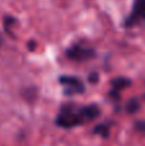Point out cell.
<instances>
[{
    "mask_svg": "<svg viewBox=\"0 0 145 146\" xmlns=\"http://www.w3.org/2000/svg\"><path fill=\"white\" fill-rule=\"evenodd\" d=\"M0 44H1V36H0Z\"/></svg>",
    "mask_w": 145,
    "mask_h": 146,
    "instance_id": "9c48e42d",
    "label": "cell"
},
{
    "mask_svg": "<svg viewBox=\"0 0 145 146\" xmlns=\"http://www.w3.org/2000/svg\"><path fill=\"white\" fill-rule=\"evenodd\" d=\"M94 132H95V133L102 135L103 137H107V136H108V133H109V128H108V127L105 126V124H99V126L95 127Z\"/></svg>",
    "mask_w": 145,
    "mask_h": 146,
    "instance_id": "52a82bcc",
    "label": "cell"
},
{
    "mask_svg": "<svg viewBox=\"0 0 145 146\" xmlns=\"http://www.w3.org/2000/svg\"><path fill=\"white\" fill-rule=\"evenodd\" d=\"M99 113H100V110L96 105H87L85 108L80 109V115H81L82 123H86V122L95 119L99 115Z\"/></svg>",
    "mask_w": 145,
    "mask_h": 146,
    "instance_id": "5b68a950",
    "label": "cell"
},
{
    "mask_svg": "<svg viewBox=\"0 0 145 146\" xmlns=\"http://www.w3.org/2000/svg\"><path fill=\"white\" fill-rule=\"evenodd\" d=\"M67 55L68 58L74 59V60H86V59L94 56V50L82 48V46H73L67 51Z\"/></svg>",
    "mask_w": 145,
    "mask_h": 146,
    "instance_id": "277c9868",
    "label": "cell"
},
{
    "mask_svg": "<svg viewBox=\"0 0 145 146\" xmlns=\"http://www.w3.org/2000/svg\"><path fill=\"white\" fill-rule=\"evenodd\" d=\"M59 82L66 87L67 94H80L84 92V85L82 82L76 77H69V76H63L59 78Z\"/></svg>",
    "mask_w": 145,
    "mask_h": 146,
    "instance_id": "7a4b0ae2",
    "label": "cell"
},
{
    "mask_svg": "<svg viewBox=\"0 0 145 146\" xmlns=\"http://www.w3.org/2000/svg\"><path fill=\"white\" fill-rule=\"evenodd\" d=\"M138 109H139V103H138V100L132 99V100L128 101V104H127V110L130 111V113H135Z\"/></svg>",
    "mask_w": 145,
    "mask_h": 146,
    "instance_id": "ba28073f",
    "label": "cell"
},
{
    "mask_svg": "<svg viewBox=\"0 0 145 146\" xmlns=\"http://www.w3.org/2000/svg\"><path fill=\"white\" fill-rule=\"evenodd\" d=\"M81 123L82 119L81 115H80V110L74 111L69 106H64L62 109V111L59 113V115L57 117V124L59 127H63V128H72V127Z\"/></svg>",
    "mask_w": 145,
    "mask_h": 146,
    "instance_id": "6da1fadb",
    "label": "cell"
},
{
    "mask_svg": "<svg viewBox=\"0 0 145 146\" xmlns=\"http://www.w3.org/2000/svg\"><path fill=\"white\" fill-rule=\"evenodd\" d=\"M145 19V0H136L131 15L126 21V26H134Z\"/></svg>",
    "mask_w": 145,
    "mask_h": 146,
    "instance_id": "3957f363",
    "label": "cell"
},
{
    "mask_svg": "<svg viewBox=\"0 0 145 146\" xmlns=\"http://www.w3.org/2000/svg\"><path fill=\"white\" fill-rule=\"evenodd\" d=\"M131 85L130 80L127 78H116V80L112 81V86H113V90L114 91H120L122 88H126Z\"/></svg>",
    "mask_w": 145,
    "mask_h": 146,
    "instance_id": "8992f818",
    "label": "cell"
}]
</instances>
